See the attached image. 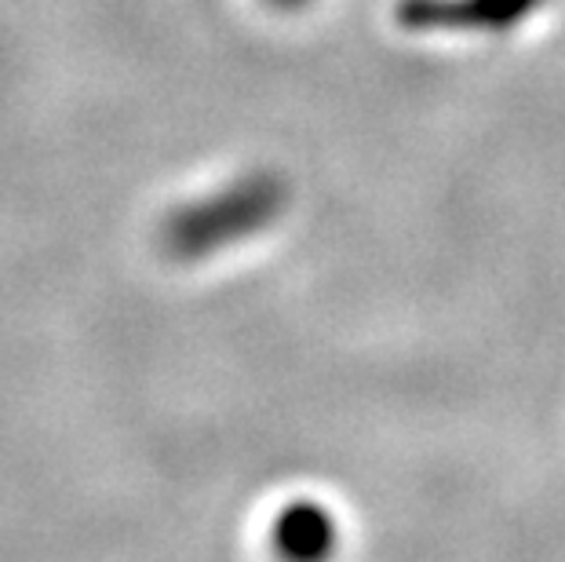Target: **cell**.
<instances>
[{"mask_svg": "<svg viewBox=\"0 0 565 562\" xmlns=\"http://www.w3.org/2000/svg\"><path fill=\"white\" fill-rule=\"evenodd\" d=\"M547 0H398L394 22L405 33H511Z\"/></svg>", "mask_w": 565, "mask_h": 562, "instance_id": "7a4b0ae2", "label": "cell"}, {"mask_svg": "<svg viewBox=\"0 0 565 562\" xmlns=\"http://www.w3.org/2000/svg\"><path fill=\"white\" fill-rule=\"evenodd\" d=\"M270 4H278V8H288V11H296V8H307L310 0H270Z\"/></svg>", "mask_w": 565, "mask_h": 562, "instance_id": "277c9868", "label": "cell"}, {"mask_svg": "<svg viewBox=\"0 0 565 562\" xmlns=\"http://www.w3.org/2000/svg\"><path fill=\"white\" fill-rule=\"evenodd\" d=\"M288 205V183L274 169L237 176L209 198L186 201L161 226V242L175 259H204L223 248L263 234L281 220Z\"/></svg>", "mask_w": 565, "mask_h": 562, "instance_id": "6da1fadb", "label": "cell"}, {"mask_svg": "<svg viewBox=\"0 0 565 562\" xmlns=\"http://www.w3.org/2000/svg\"><path fill=\"white\" fill-rule=\"evenodd\" d=\"M270 541L285 559H324L340 544V526L318 500H292L274 519Z\"/></svg>", "mask_w": 565, "mask_h": 562, "instance_id": "3957f363", "label": "cell"}]
</instances>
